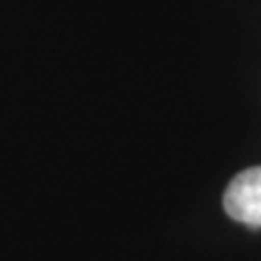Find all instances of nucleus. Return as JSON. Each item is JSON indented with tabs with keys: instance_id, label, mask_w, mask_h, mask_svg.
<instances>
[{
	"instance_id": "f257e3e1",
	"label": "nucleus",
	"mask_w": 261,
	"mask_h": 261,
	"mask_svg": "<svg viewBox=\"0 0 261 261\" xmlns=\"http://www.w3.org/2000/svg\"><path fill=\"white\" fill-rule=\"evenodd\" d=\"M224 209L242 224L261 226V166L244 170L228 183Z\"/></svg>"
}]
</instances>
